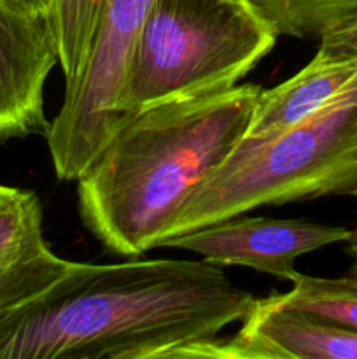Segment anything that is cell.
Wrapping results in <instances>:
<instances>
[{
    "label": "cell",
    "mask_w": 357,
    "mask_h": 359,
    "mask_svg": "<svg viewBox=\"0 0 357 359\" xmlns=\"http://www.w3.org/2000/svg\"><path fill=\"white\" fill-rule=\"evenodd\" d=\"M255 300L206 259L69 262L62 279L0 318V359H186Z\"/></svg>",
    "instance_id": "cell-1"
},
{
    "label": "cell",
    "mask_w": 357,
    "mask_h": 359,
    "mask_svg": "<svg viewBox=\"0 0 357 359\" xmlns=\"http://www.w3.org/2000/svg\"><path fill=\"white\" fill-rule=\"evenodd\" d=\"M262 88L172 98L136 112L77 179L84 226L118 256L160 248L195 189L245 137Z\"/></svg>",
    "instance_id": "cell-2"
},
{
    "label": "cell",
    "mask_w": 357,
    "mask_h": 359,
    "mask_svg": "<svg viewBox=\"0 0 357 359\" xmlns=\"http://www.w3.org/2000/svg\"><path fill=\"white\" fill-rule=\"evenodd\" d=\"M332 195L357 196V77L286 132L241 139L189 196L161 244L258 207Z\"/></svg>",
    "instance_id": "cell-3"
},
{
    "label": "cell",
    "mask_w": 357,
    "mask_h": 359,
    "mask_svg": "<svg viewBox=\"0 0 357 359\" xmlns=\"http://www.w3.org/2000/svg\"><path fill=\"white\" fill-rule=\"evenodd\" d=\"M276 39L251 0H154L130 62L122 125L160 102L237 86Z\"/></svg>",
    "instance_id": "cell-4"
},
{
    "label": "cell",
    "mask_w": 357,
    "mask_h": 359,
    "mask_svg": "<svg viewBox=\"0 0 357 359\" xmlns=\"http://www.w3.org/2000/svg\"><path fill=\"white\" fill-rule=\"evenodd\" d=\"M350 235L346 228L304 219L233 216L168 238L161 248L192 251L220 266H248L293 283L300 276L294 266L300 256L346 242Z\"/></svg>",
    "instance_id": "cell-5"
},
{
    "label": "cell",
    "mask_w": 357,
    "mask_h": 359,
    "mask_svg": "<svg viewBox=\"0 0 357 359\" xmlns=\"http://www.w3.org/2000/svg\"><path fill=\"white\" fill-rule=\"evenodd\" d=\"M58 63L51 9H24L0 0V142L48 135L44 86Z\"/></svg>",
    "instance_id": "cell-6"
},
{
    "label": "cell",
    "mask_w": 357,
    "mask_h": 359,
    "mask_svg": "<svg viewBox=\"0 0 357 359\" xmlns=\"http://www.w3.org/2000/svg\"><path fill=\"white\" fill-rule=\"evenodd\" d=\"M186 359H357V332L270 294L255 300L234 335L198 342Z\"/></svg>",
    "instance_id": "cell-7"
},
{
    "label": "cell",
    "mask_w": 357,
    "mask_h": 359,
    "mask_svg": "<svg viewBox=\"0 0 357 359\" xmlns=\"http://www.w3.org/2000/svg\"><path fill=\"white\" fill-rule=\"evenodd\" d=\"M69 259L52 252L38 196L0 186V318L62 279Z\"/></svg>",
    "instance_id": "cell-8"
},
{
    "label": "cell",
    "mask_w": 357,
    "mask_h": 359,
    "mask_svg": "<svg viewBox=\"0 0 357 359\" xmlns=\"http://www.w3.org/2000/svg\"><path fill=\"white\" fill-rule=\"evenodd\" d=\"M356 77L357 53L336 35H322L317 55L300 72L261 91L244 139L255 142L286 132L328 104Z\"/></svg>",
    "instance_id": "cell-9"
},
{
    "label": "cell",
    "mask_w": 357,
    "mask_h": 359,
    "mask_svg": "<svg viewBox=\"0 0 357 359\" xmlns=\"http://www.w3.org/2000/svg\"><path fill=\"white\" fill-rule=\"evenodd\" d=\"M280 35L321 39L357 18V0H251Z\"/></svg>",
    "instance_id": "cell-10"
},
{
    "label": "cell",
    "mask_w": 357,
    "mask_h": 359,
    "mask_svg": "<svg viewBox=\"0 0 357 359\" xmlns=\"http://www.w3.org/2000/svg\"><path fill=\"white\" fill-rule=\"evenodd\" d=\"M272 297L280 305L310 312L357 332V272L332 279L300 273L289 293H273Z\"/></svg>",
    "instance_id": "cell-11"
},
{
    "label": "cell",
    "mask_w": 357,
    "mask_h": 359,
    "mask_svg": "<svg viewBox=\"0 0 357 359\" xmlns=\"http://www.w3.org/2000/svg\"><path fill=\"white\" fill-rule=\"evenodd\" d=\"M102 0H52L59 46V67L65 76V90L72 88L83 74L91 51Z\"/></svg>",
    "instance_id": "cell-12"
},
{
    "label": "cell",
    "mask_w": 357,
    "mask_h": 359,
    "mask_svg": "<svg viewBox=\"0 0 357 359\" xmlns=\"http://www.w3.org/2000/svg\"><path fill=\"white\" fill-rule=\"evenodd\" d=\"M328 34L336 35L338 39H342L349 48H352L357 53V18L356 20L349 21V23L342 25V27L335 28V30L328 32ZM326 35V34H324Z\"/></svg>",
    "instance_id": "cell-13"
},
{
    "label": "cell",
    "mask_w": 357,
    "mask_h": 359,
    "mask_svg": "<svg viewBox=\"0 0 357 359\" xmlns=\"http://www.w3.org/2000/svg\"><path fill=\"white\" fill-rule=\"evenodd\" d=\"M7 2L16 4V6L24 7V9L46 11V9H51L52 0H7Z\"/></svg>",
    "instance_id": "cell-14"
},
{
    "label": "cell",
    "mask_w": 357,
    "mask_h": 359,
    "mask_svg": "<svg viewBox=\"0 0 357 359\" xmlns=\"http://www.w3.org/2000/svg\"><path fill=\"white\" fill-rule=\"evenodd\" d=\"M346 244H349L346 251H349V255L352 256L354 259V272H357V230L352 231V235H350V238L346 241Z\"/></svg>",
    "instance_id": "cell-15"
}]
</instances>
